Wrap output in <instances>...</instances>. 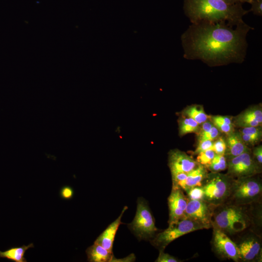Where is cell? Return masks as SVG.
Listing matches in <instances>:
<instances>
[{
	"label": "cell",
	"instance_id": "obj_17",
	"mask_svg": "<svg viewBox=\"0 0 262 262\" xmlns=\"http://www.w3.org/2000/svg\"><path fill=\"white\" fill-rule=\"evenodd\" d=\"M206 167L199 164L195 169L188 174L184 180L172 185V187L180 188L186 192L194 186H201L208 173Z\"/></svg>",
	"mask_w": 262,
	"mask_h": 262
},
{
	"label": "cell",
	"instance_id": "obj_28",
	"mask_svg": "<svg viewBox=\"0 0 262 262\" xmlns=\"http://www.w3.org/2000/svg\"><path fill=\"white\" fill-rule=\"evenodd\" d=\"M187 197L191 200H203V189L202 186H194L185 192Z\"/></svg>",
	"mask_w": 262,
	"mask_h": 262
},
{
	"label": "cell",
	"instance_id": "obj_21",
	"mask_svg": "<svg viewBox=\"0 0 262 262\" xmlns=\"http://www.w3.org/2000/svg\"><path fill=\"white\" fill-rule=\"evenodd\" d=\"M210 120L221 132L228 135L234 131L232 117L228 115H212Z\"/></svg>",
	"mask_w": 262,
	"mask_h": 262
},
{
	"label": "cell",
	"instance_id": "obj_19",
	"mask_svg": "<svg viewBox=\"0 0 262 262\" xmlns=\"http://www.w3.org/2000/svg\"><path fill=\"white\" fill-rule=\"evenodd\" d=\"M34 247L33 244L23 245L18 247H12L4 251H0V258H6L15 262H26L24 254L27 250Z\"/></svg>",
	"mask_w": 262,
	"mask_h": 262
},
{
	"label": "cell",
	"instance_id": "obj_12",
	"mask_svg": "<svg viewBox=\"0 0 262 262\" xmlns=\"http://www.w3.org/2000/svg\"><path fill=\"white\" fill-rule=\"evenodd\" d=\"M169 209L168 224L186 218L185 211L188 198L183 190L178 187H172L167 198Z\"/></svg>",
	"mask_w": 262,
	"mask_h": 262
},
{
	"label": "cell",
	"instance_id": "obj_7",
	"mask_svg": "<svg viewBox=\"0 0 262 262\" xmlns=\"http://www.w3.org/2000/svg\"><path fill=\"white\" fill-rule=\"evenodd\" d=\"M202 229H205L200 224L186 217L169 224L166 229L157 233L149 241L159 250H164L171 242L176 239L186 234Z\"/></svg>",
	"mask_w": 262,
	"mask_h": 262
},
{
	"label": "cell",
	"instance_id": "obj_2",
	"mask_svg": "<svg viewBox=\"0 0 262 262\" xmlns=\"http://www.w3.org/2000/svg\"><path fill=\"white\" fill-rule=\"evenodd\" d=\"M242 4L229 5L221 0H185L183 10L192 24L223 22L236 26L244 22L243 17L250 12Z\"/></svg>",
	"mask_w": 262,
	"mask_h": 262
},
{
	"label": "cell",
	"instance_id": "obj_13",
	"mask_svg": "<svg viewBox=\"0 0 262 262\" xmlns=\"http://www.w3.org/2000/svg\"><path fill=\"white\" fill-rule=\"evenodd\" d=\"M198 164L192 157L179 149L171 150L168 153V165L171 174L188 173Z\"/></svg>",
	"mask_w": 262,
	"mask_h": 262
},
{
	"label": "cell",
	"instance_id": "obj_32",
	"mask_svg": "<svg viewBox=\"0 0 262 262\" xmlns=\"http://www.w3.org/2000/svg\"><path fill=\"white\" fill-rule=\"evenodd\" d=\"M74 195L73 188L69 186H64L60 190V196L63 199L68 200L71 199Z\"/></svg>",
	"mask_w": 262,
	"mask_h": 262
},
{
	"label": "cell",
	"instance_id": "obj_4",
	"mask_svg": "<svg viewBox=\"0 0 262 262\" xmlns=\"http://www.w3.org/2000/svg\"><path fill=\"white\" fill-rule=\"evenodd\" d=\"M233 178L220 172L208 173L201 185L203 199L217 206L228 201L230 195Z\"/></svg>",
	"mask_w": 262,
	"mask_h": 262
},
{
	"label": "cell",
	"instance_id": "obj_30",
	"mask_svg": "<svg viewBox=\"0 0 262 262\" xmlns=\"http://www.w3.org/2000/svg\"><path fill=\"white\" fill-rule=\"evenodd\" d=\"M159 254L155 262H180L182 260H179L168 253L164 252V250H159Z\"/></svg>",
	"mask_w": 262,
	"mask_h": 262
},
{
	"label": "cell",
	"instance_id": "obj_22",
	"mask_svg": "<svg viewBox=\"0 0 262 262\" xmlns=\"http://www.w3.org/2000/svg\"><path fill=\"white\" fill-rule=\"evenodd\" d=\"M182 116L191 118L199 125L202 124L209 118L205 112L203 106L192 105L186 107L182 112Z\"/></svg>",
	"mask_w": 262,
	"mask_h": 262
},
{
	"label": "cell",
	"instance_id": "obj_5",
	"mask_svg": "<svg viewBox=\"0 0 262 262\" xmlns=\"http://www.w3.org/2000/svg\"><path fill=\"white\" fill-rule=\"evenodd\" d=\"M262 194V180L256 175L233 179L228 201L237 205H248L260 202Z\"/></svg>",
	"mask_w": 262,
	"mask_h": 262
},
{
	"label": "cell",
	"instance_id": "obj_27",
	"mask_svg": "<svg viewBox=\"0 0 262 262\" xmlns=\"http://www.w3.org/2000/svg\"><path fill=\"white\" fill-rule=\"evenodd\" d=\"M211 149L215 154L225 155L226 150V143L225 139L223 137L219 136L213 141Z\"/></svg>",
	"mask_w": 262,
	"mask_h": 262
},
{
	"label": "cell",
	"instance_id": "obj_1",
	"mask_svg": "<svg viewBox=\"0 0 262 262\" xmlns=\"http://www.w3.org/2000/svg\"><path fill=\"white\" fill-rule=\"evenodd\" d=\"M253 29L245 22L236 26L223 22L192 24L181 36L183 57L211 67L241 64L246 54L247 34Z\"/></svg>",
	"mask_w": 262,
	"mask_h": 262
},
{
	"label": "cell",
	"instance_id": "obj_31",
	"mask_svg": "<svg viewBox=\"0 0 262 262\" xmlns=\"http://www.w3.org/2000/svg\"><path fill=\"white\" fill-rule=\"evenodd\" d=\"M251 5L250 12L258 16H262V0H251L249 3Z\"/></svg>",
	"mask_w": 262,
	"mask_h": 262
},
{
	"label": "cell",
	"instance_id": "obj_25",
	"mask_svg": "<svg viewBox=\"0 0 262 262\" xmlns=\"http://www.w3.org/2000/svg\"><path fill=\"white\" fill-rule=\"evenodd\" d=\"M227 159L225 155L215 154L207 169L211 172H220L227 169Z\"/></svg>",
	"mask_w": 262,
	"mask_h": 262
},
{
	"label": "cell",
	"instance_id": "obj_15",
	"mask_svg": "<svg viewBox=\"0 0 262 262\" xmlns=\"http://www.w3.org/2000/svg\"><path fill=\"white\" fill-rule=\"evenodd\" d=\"M128 209L125 206L119 216L98 237L94 243L98 244L108 250L113 252V246L116 231L121 222V217Z\"/></svg>",
	"mask_w": 262,
	"mask_h": 262
},
{
	"label": "cell",
	"instance_id": "obj_20",
	"mask_svg": "<svg viewBox=\"0 0 262 262\" xmlns=\"http://www.w3.org/2000/svg\"><path fill=\"white\" fill-rule=\"evenodd\" d=\"M238 132L247 146L256 144L262 138V131L260 126L241 128Z\"/></svg>",
	"mask_w": 262,
	"mask_h": 262
},
{
	"label": "cell",
	"instance_id": "obj_29",
	"mask_svg": "<svg viewBox=\"0 0 262 262\" xmlns=\"http://www.w3.org/2000/svg\"><path fill=\"white\" fill-rule=\"evenodd\" d=\"M213 141L208 140L198 141L197 146L194 151L193 154L197 155L201 152L211 149L213 144Z\"/></svg>",
	"mask_w": 262,
	"mask_h": 262
},
{
	"label": "cell",
	"instance_id": "obj_18",
	"mask_svg": "<svg viewBox=\"0 0 262 262\" xmlns=\"http://www.w3.org/2000/svg\"><path fill=\"white\" fill-rule=\"evenodd\" d=\"M86 253L87 260L90 262H113L115 258L113 252L96 243L87 248Z\"/></svg>",
	"mask_w": 262,
	"mask_h": 262
},
{
	"label": "cell",
	"instance_id": "obj_23",
	"mask_svg": "<svg viewBox=\"0 0 262 262\" xmlns=\"http://www.w3.org/2000/svg\"><path fill=\"white\" fill-rule=\"evenodd\" d=\"M201 125L197 133L198 141L205 140L214 141L219 136L221 132L210 120H208Z\"/></svg>",
	"mask_w": 262,
	"mask_h": 262
},
{
	"label": "cell",
	"instance_id": "obj_6",
	"mask_svg": "<svg viewBox=\"0 0 262 262\" xmlns=\"http://www.w3.org/2000/svg\"><path fill=\"white\" fill-rule=\"evenodd\" d=\"M128 227L139 241H150L157 233L158 229L147 201L138 197L135 215Z\"/></svg>",
	"mask_w": 262,
	"mask_h": 262
},
{
	"label": "cell",
	"instance_id": "obj_3",
	"mask_svg": "<svg viewBox=\"0 0 262 262\" xmlns=\"http://www.w3.org/2000/svg\"><path fill=\"white\" fill-rule=\"evenodd\" d=\"M248 205H237L227 201L216 206L213 211L212 227L219 229L228 235L245 231L255 221V216L252 209H248Z\"/></svg>",
	"mask_w": 262,
	"mask_h": 262
},
{
	"label": "cell",
	"instance_id": "obj_9",
	"mask_svg": "<svg viewBox=\"0 0 262 262\" xmlns=\"http://www.w3.org/2000/svg\"><path fill=\"white\" fill-rule=\"evenodd\" d=\"M240 261L261 262L262 260V240L260 235L250 230L236 243Z\"/></svg>",
	"mask_w": 262,
	"mask_h": 262
},
{
	"label": "cell",
	"instance_id": "obj_24",
	"mask_svg": "<svg viewBox=\"0 0 262 262\" xmlns=\"http://www.w3.org/2000/svg\"><path fill=\"white\" fill-rule=\"evenodd\" d=\"M179 133L183 136L190 133H198L200 130L199 125L193 119L182 116L178 120Z\"/></svg>",
	"mask_w": 262,
	"mask_h": 262
},
{
	"label": "cell",
	"instance_id": "obj_34",
	"mask_svg": "<svg viewBox=\"0 0 262 262\" xmlns=\"http://www.w3.org/2000/svg\"><path fill=\"white\" fill-rule=\"evenodd\" d=\"M229 5H233L238 3L243 4L245 2L250 3L251 0H221Z\"/></svg>",
	"mask_w": 262,
	"mask_h": 262
},
{
	"label": "cell",
	"instance_id": "obj_26",
	"mask_svg": "<svg viewBox=\"0 0 262 262\" xmlns=\"http://www.w3.org/2000/svg\"><path fill=\"white\" fill-rule=\"evenodd\" d=\"M215 155L214 152L212 149H207L196 155V161L198 164L207 168L211 164Z\"/></svg>",
	"mask_w": 262,
	"mask_h": 262
},
{
	"label": "cell",
	"instance_id": "obj_8",
	"mask_svg": "<svg viewBox=\"0 0 262 262\" xmlns=\"http://www.w3.org/2000/svg\"><path fill=\"white\" fill-rule=\"evenodd\" d=\"M227 173L233 179L250 177L261 172V166L254 159L251 151L227 159Z\"/></svg>",
	"mask_w": 262,
	"mask_h": 262
},
{
	"label": "cell",
	"instance_id": "obj_11",
	"mask_svg": "<svg viewBox=\"0 0 262 262\" xmlns=\"http://www.w3.org/2000/svg\"><path fill=\"white\" fill-rule=\"evenodd\" d=\"M212 244L214 252L221 258L236 262L240 261L236 244L229 235L218 229L213 228Z\"/></svg>",
	"mask_w": 262,
	"mask_h": 262
},
{
	"label": "cell",
	"instance_id": "obj_10",
	"mask_svg": "<svg viewBox=\"0 0 262 262\" xmlns=\"http://www.w3.org/2000/svg\"><path fill=\"white\" fill-rule=\"evenodd\" d=\"M215 206L204 200L188 199L185 211L186 217L192 219L208 229L213 226V216Z\"/></svg>",
	"mask_w": 262,
	"mask_h": 262
},
{
	"label": "cell",
	"instance_id": "obj_14",
	"mask_svg": "<svg viewBox=\"0 0 262 262\" xmlns=\"http://www.w3.org/2000/svg\"><path fill=\"white\" fill-rule=\"evenodd\" d=\"M240 128L260 126L262 123V110L260 106L247 108L237 115L233 121Z\"/></svg>",
	"mask_w": 262,
	"mask_h": 262
},
{
	"label": "cell",
	"instance_id": "obj_33",
	"mask_svg": "<svg viewBox=\"0 0 262 262\" xmlns=\"http://www.w3.org/2000/svg\"><path fill=\"white\" fill-rule=\"evenodd\" d=\"M256 162L261 166L262 164V147L259 145L255 147L251 152Z\"/></svg>",
	"mask_w": 262,
	"mask_h": 262
},
{
	"label": "cell",
	"instance_id": "obj_16",
	"mask_svg": "<svg viewBox=\"0 0 262 262\" xmlns=\"http://www.w3.org/2000/svg\"><path fill=\"white\" fill-rule=\"evenodd\" d=\"M225 156L229 159L246 152L251 151L242 140L239 132L234 131L227 135Z\"/></svg>",
	"mask_w": 262,
	"mask_h": 262
}]
</instances>
